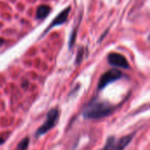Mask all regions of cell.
I'll use <instances>...</instances> for the list:
<instances>
[{
	"label": "cell",
	"instance_id": "cell-5",
	"mask_svg": "<svg viewBox=\"0 0 150 150\" xmlns=\"http://www.w3.org/2000/svg\"><path fill=\"white\" fill-rule=\"evenodd\" d=\"M70 10H71V8H70V7H68V8H66L65 10H63L59 15H57V16L54 18L53 22L48 26V27L47 28V30L44 32L43 34L47 33L51 28L55 27H57V26H61V25H62V24L65 23L66 21H67V19H68L69 15H70Z\"/></svg>",
	"mask_w": 150,
	"mask_h": 150
},
{
	"label": "cell",
	"instance_id": "cell-6",
	"mask_svg": "<svg viewBox=\"0 0 150 150\" xmlns=\"http://www.w3.org/2000/svg\"><path fill=\"white\" fill-rule=\"evenodd\" d=\"M133 137H134V134H129V135L124 136L123 138L119 140H117V150H124L132 141Z\"/></svg>",
	"mask_w": 150,
	"mask_h": 150
},
{
	"label": "cell",
	"instance_id": "cell-4",
	"mask_svg": "<svg viewBox=\"0 0 150 150\" xmlns=\"http://www.w3.org/2000/svg\"><path fill=\"white\" fill-rule=\"evenodd\" d=\"M108 62L112 66L122 69H129V63H128L126 58L118 53H111L108 55Z\"/></svg>",
	"mask_w": 150,
	"mask_h": 150
},
{
	"label": "cell",
	"instance_id": "cell-1",
	"mask_svg": "<svg viewBox=\"0 0 150 150\" xmlns=\"http://www.w3.org/2000/svg\"><path fill=\"white\" fill-rule=\"evenodd\" d=\"M115 111V106L111 103L93 98L82 111L84 118L90 119H98L111 115Z\"/></svg>",
	"mask_w": 150,
	"mask_h": 150
},
{
	"label": "cell",
	"instance_id": "cell-9",
	"mask_svg": "<svg viewBox=\"0 0 150 150\" xmlns=\"http://www.w3.org/2000/svg\"><path fill=\"white\" fill-rule=\"evenodd\" d=\"M83 54H84V50L82 48H81L79 50H78V53H77V56H76V63H80L82 60V56H83Z\"/></svg>",
	"mask_w": 150,
	"mask_h": 150
},
{
	"label": "cell",
	"instance_id": "cell-3",
	"mask_svg": "<svg viewBox=\"0 0 150 150\" xmlns=\"http://www.w3.org/2000/svg\"><path fill=\"white\" fill-rule=\"evenodd\" d=\"M121 76H122L121 71L117 70V69H112V70L106 71L99 79V82H98V84H97V89L98 90H103L108 84H110V83L119 80V78H121Z\"/></svg>",
	"mask_w": 150,
	"mask_h": 150
},
{
	"label": "cell",
	"instance_id": "cell-2",
	"mask_svg": "<svg viewBox=\"0 0 150 150\" xmlns=\"http://www.w3.org/2000/svg\"><path fill=\"white\" fill-rule=\"evenodd\" d=\"M59 117H60L59 110L56 109V108L51 109L47 114V118H46V120H45L44 124L42 125L40 127H39V129L36 131L35 137L36 138L40 137L41 135L47 134L49 130H51L52 128L57 124Z\"/></svg>",
	"mask_w": 150,
	"mask_h": 150
},
{
	"label": "cell",
	"instance_id": "cell-7",
	"mask_svg": "<svg viewBox=\"0 0 150 150\" xmlns=\"http://www.w3.org/2000/svg\"><path fill=\"white\" fill-rule=\"evenodd\" d=\"M50 11H51V8L48 5H42L39 6V8L36 11V18L38 19H43L48 16Z\"/></svg>",
	"mask_w": 150,
	"mask_h": 150
},
{
	"label": "cell",
	"instance_id": "cell-10",
	"mask_svg": "<svg viewBox=\"0 0 150 150\" xmlns=\"http://www.w3.org/2000/svg\"><path fill=\"white\" fill-rule=\"evenodd\" d=\"M4 43V40L3 39H1V38H0V46H1L2 44Z\"/></svg>",
	"mask_w": 150,
	"mask_h": 150
},
{
	"label": "cell",
	"instance_id": "cell-8",
	"mask_svg": "<svg viewBox=\"0 0 150 150\" xmlns=\"http://www.w3.org/2000/svg\"><path fill=\"white\" fill-rule=\"evenodd\" d=\"M102 150H117V140L114 136H110Z\"/></svg>",
	"mask_w": 150,
	"mask_h": 150
}]
</instances>
